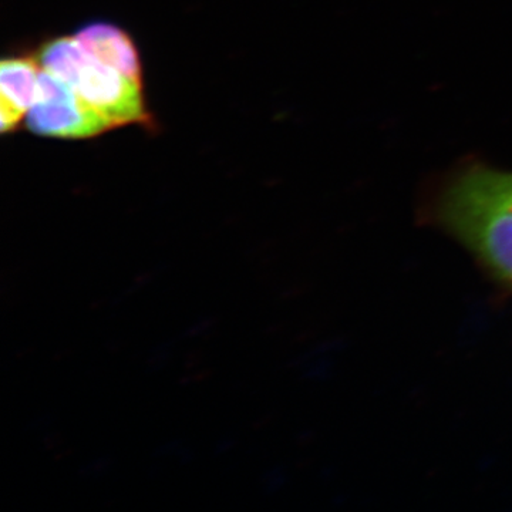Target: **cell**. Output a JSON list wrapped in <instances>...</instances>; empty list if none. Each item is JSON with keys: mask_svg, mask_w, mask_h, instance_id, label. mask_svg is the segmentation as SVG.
Here are the masks:
<instances>
[{"mask_svg": "<svg viewBox=\"0 0 512 512\" xmlns=\"http://www.w3.org/2000/svg\"><path fill=\"white\" fill-rule=\"evenodd\" d=\"M424 217L466 249L495 284L512 293V205L485 187L470 164L441 184Z\"/></svg>", "mask_w": 512, "mask_h": 512, "instance_id": "obj_1", "label": "cell"}, {"mask_svg": "<svg viewBox=\"0 0 512 512\" xmlns=\"http://www.w3.org/2000/svg\"><path fill=\"white\" fill-rule=\"evenodd\" d=\"M40 66L62 79L113 127L153 126L143 83L130 79L84 49L76 36L49 40L37 55Z\"/></svg>", "mask_w": 512, "mask_h": 512, "instance_id": "obj_2", "label": "cell"}, {"mask_svg": "<svg viewBox=\"0 0 512 512\" xmlns=\"http://www.w3.org/2000/svg\"><path fill=\"white\" fill-rule=\"evenodd\" d=\"M26 124L37 136L66 140L93 138L114 128L69 84L43 67L36 101L26 116Z\"/></svg>", "mask_w": 512, "mask_h": 512, "instance_id": "obj_3", "label": "cell"}, {"mask_svg": "<svg viewBox=\"0 0 512 512\" xmlns=\"http://www.w3.org/2000/svg\"><path fill=\"white\" fill-rule=\"evenodd\" d=\"M42 72L35 57H12L0 64V128L12 133L28 116L37 97Z\"/></svg>", "mask_w": 512, "mask_h": 512, "instance_id": "obj_4", "label": "cell"}, {"mask_svg": "<svg viewBox=\"0 0 512 512\" xmlns=\"http://www.w3.org/2000/svg\"><path fill=\"white\" fill-rule=\"evenodd\" d=\"M76 37L84 49L101 62L143 83V66L136 43L123 29L110 23H92L80 30Z\"/></svg>", "mask_w": 512, "mask_h": 512, "instance_id": "obj_5", "label": "cell"}, {"mask_svg": "<svg viewBox=\"0 0 512 512\" xmlns=\"http://www.w3.org/2000/svg\"><path fill=\"white\" fill-rule=\"evenodd\" d=\"M468 164L485 187L512 205V171L500 170L481 161H470Z\"/></svg>", "mask_w": 512, "mask_h": 512, "instance_id": "obj_6", "label": "cell"}]
</instances>
